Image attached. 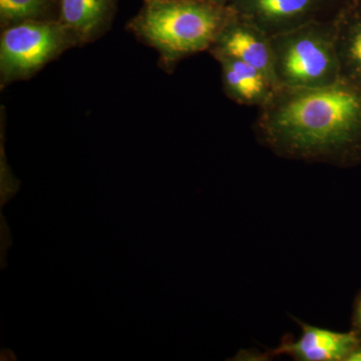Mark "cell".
Segmentation results:
<instances>
[{
	"instance_id": "cell-1",
	"label": "cell",
	"mask_w": 361,
	"mask_h": 361,
	"mask_svg": "<svg viewBox=\"0 0 361 361\" xmlns=\"http://www.w3.org/2000/svg\"><path fill=\"white\" fill-rule=\"evenodd\" d=\"M256 137L277 156L353 167L361 163V87H278L259 108Z\"/></svg>"
},
{
	"instance_id": "cell-2",
	"label": "cell",
	"mask_w": 361,
	"mask_h": 361,
	"mask_svg": "<svg viewBox=\"0 0 361 361\" xmlns=\"http://www.w3.org/2000/svg\"><path fill=\"white\" fill-rule=\"evenodd\" d=\"M128 30L155 49L160 65L172 73L183 59L212 47L231 18L229 7L207 0H142Z\"/></svg>"
},
{
	"instance_id": "cell-3",
	"label": "cell",
	"mask_w": 361,
	"mask_h": 361,
	"mask_svg": "<svg viewBox=\"0 0 361 361\" xmlns=\"http://www.w3.org/2000/svg\"><path fill=\"white\" fill-rule=\"evenodd\" d=\"M278 87L317 89L341 80L334 18L271 37Z\"/></svg>"
},
{
	"instance_id": "cell-4",
	"label": "cell",
	"mask_w": 361,
	"mask_h": 361,
	"mask_svg": "<svg viewBox=\"0 0 361 361\" xmlns=\"http://www.w3.org/2000/svg\"><path fill=\"white\" fill-rule=\"evenodd\" d=\"M78 37L59 20H28L2 30L0 85L28 80L63 52L80 47Z\"/></svg>"
},
{
	"instance_id": "cell-5",
	"label": "cell",
	"mask_w": 361,
	"mask_h": 361,
	"mask_svg": "<svg viewBox=\"0 0 361 361\" xmlns=\"http://www.w3.org/2000/svg\"><path fill=\"white\" fill-rule=\"evenodd\" d=\"M342 0H236L230 9L269 37L290 32L311 21L330 20Z\"/></svg>"
},
{
	"instance_id": "cell-6",
	"label": "cell",
	"mask_w": 361,
	"mask_h": 361,
	"mask_svg": "<svg viewBox=\"0 0 361 361\" xmlns=\"http://www.w3.org/2000/svg\"><path fill=\"white\" fill-rule=\"evenodd\" d=\"M209 52L215 59L228 56L254 66L264 73L278 87L271 37L233 11Z\"/></svg>"
},
{
	"instance_id": "cell-7",
	"label": "cell",
	"mask_w": 361,
	"mask_h": 361,
	"mask_svg": "<svg viewBox=\"0 0 361 361\" xmlns=\"http://www.w3.org/2000/svg\"><path fill=\"white\" fill-rule=\"evenodd\" d=\"M301 336L293 339L286 334L278 348L267 355H288L299 361H346L361 342V334L351 330L337 332L299 322Z\"/></svg>"
},
{
	"instance_id": "cell-8",
	"label": "cell",
	"mask_w": 361,
	"mask_h": 361,
	"mask_svg": "<svg viewBox=\"0 0 361 361\" xmlns=\"http://www.w3.org/2000/svg\"><path fill=\"white\" fill-rule=\"evenodd\" d=\"M334 23L341 80L361 87V0H342Z\"/></svg>"
},
{
	"instance_id": "cell-9",
	"label": "cell",
	"mask_w": 361,
	"mask_h": 361,
	"mask_svg": "<svg viewBox=\"0 0 361 361\" xmlns=\"http://www.w3.org/2000/svg\"><path fill=\"white\" fill-rule=\"evenodd\" d=\"M216 61L221 66L223 90L234 103L261 108L278 87L264 73L243 61L228 56Z\"/></svg>"
},
{
	"instance_id": "cell-10",
	"label": "cell",
	"mask_w": 361,
	"mask_h": 361,
	"mask_svg": "<svg viewBox=\"0 0 361 361\" xmlns=\"http://www.w3.org/2000/svg\"><path fill=\"white\" fill-rule=\"evenodd\" d=\"M118 0H59V20L80 45L92 44L110 30Z\"/></svg>"
},
{
	"instance_id": "cell-11",
	"label": "cell",
	"mask_w": 361,
	"mask_h": 361,
	"mask_svg": "<svg viewBox=\"0 0 361 361\" xmlns=\"http://www.w3.org/2000/svg\"><path fill=\"white\" fill-rule=\"evenodd\" d=\"M59 20V0H0L1 30L28 20Z\"/></svg>"
},
{
	"instance_id": "cell-12",
	"label": "cell",
	"mask_w": 361,
	"mask_h": 361,
	"mask_svg": "<svg viewBox=\"0 0 361 361\" xmlns=\"http://www.w3.org/2000/svg\"><path fill=\"white\" fill-rule=\"evenodd\" d=\"M351 330L361 334V291L358 292L353 302V315H351Z\"/></svg>"
},
{
	"instance_id": "cell-13",
	"label": "cell",
	"mask_w": 361,
	"mask_h": 361,
	"mask_svg": "<svg viewBox=\"0 0 361 361\" xmlns=\"http://www.w3.org/2000/svg\"><path fill=\"white\" fill-rule=\"evenodd\" d=\"M346 361H361V342L351 351Z\"/></svg>"
},
{
	"instance_id": "cell-14",
	"label": "cell",
	"mask_w": 361,
	"mask_h": 361,
	"mask_svg": "<svg viewBox=\"0 0 361 361\" xmlns=\"http://www.w3.org/2000/svg\"><path fill=\"white\" fill-rule=\"evenodd\" d=\"M207 1L216 4V6L227 7L229 6L232 2L236 1V0H207Z\"/></svg>"
}]
</instances>
